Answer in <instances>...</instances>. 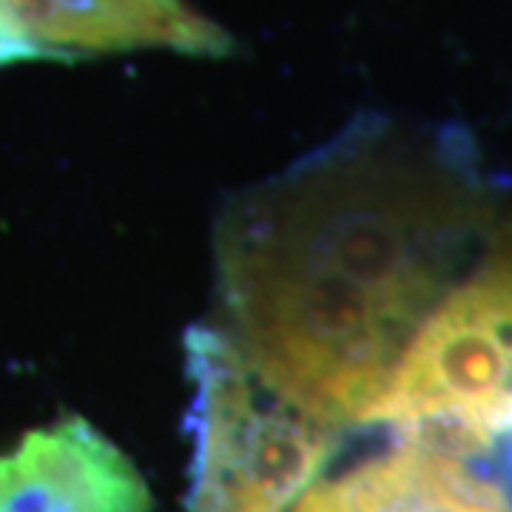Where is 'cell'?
I'll list each match as a JSON object with an SVG mask.
<instances>
[{
	"instance_id": "6da1fadb",
	"label": "cell",
	"mask_w": 512,
	"mask_h": 512,
	"mask_svg": "<svg viewBox=\"0 0 512 512\" xmlns=\"http://www.w3.org/2000/svg\"><path fill=\"white\" fill-rule=\"evenodd\" d=\"M461 211L433 148L387 117H359L222 214L225 333L305 413L336 430L370 424L458 282Z\"/></svg>"
},
{
	"instance_id": "7a4b0ae2",
	"label": "cell",
	"mask_w": 512,
	"mask_h": 512,
	"mask_svg": "<svg viewBox=\"0 0 512 512\" xmlns=\"http://www.w3.org/2000/svg\"><path fill=\"white\" fill-rule=\"evenodd\" d=\"M191 382L188 512H293L322 481L339 433L265 382L217 328L185 333Z\"/></svg>"
},
{
	"instance_id": "3957f363",
	"label": "cell",
	"mask_w": 512,
	"mask_h": 512,
	"mask_svg": "<svg viewBox=\"0 0 512 512\" xmlns=\"http://www.w3.org/2000/svg\"><path fill=\"white\" fill-rule=\"evenodd\" d=\"M370 424L453 453L512 436V234L421 325Z\"/></svg>"
},
{
	"instance_id": "277c9868",
	"label": "cell",
	"mask_w": 512,
	"mask_h": 512,
	"mask_svg": "<svg viewBox=\"0 0 512 512\" xmlns=\"http://www.w3.org/2000/svg\"><path fill=\"white\" fill-rule=\"evenodd\" d=\"M0 29L26 60L171 49L231 55V35L185 0H0Z\"/></svg>"
},
{
	"instance_id": "5b68a950",
	"label": "cell",
	"mask_w": 512,
	"mask_h": 512,
	"mask_svg": "<svg viewBox=\"0 0 512 512\" xmlns=\"http://www.w3.org/2000/svg\"><path fill=\"white\" fill-rule=\"evenodd\" d=\"M137 464L92 421L29 430L0 456V512H151Z\"/></svg>"
},
{
	"instance_id": "8992f818",
	"label": "cell",
	"mask_w": 512,
	"mask_h": 512,
	"mask_svg": "<svg viewBox=\"0 0 512 512\" xmlns=\"http://www.w3.org/2000/svg\"><path fill=\"white\" fill-rule=\"evenodd\" d=\"M293 512H512V501L453 450L407 436L342 476L322 478Z\"/></svg>"
},
{
	"instance_id": "52a82bcc",
	"label": "cell",
	"mask_w": 512,
	"mask_h": 512,
	"mask_svg": "<svg viewBox=\"0 0 512 512\" xmlns=\"http://www.w3.org/2000/svg\"><path fill=\"white\" fill-rule=\"evenodd\" d=\"M15 60H26V55H23L18 46L3 35V29H0V66H3V63H15Z\"/></svg>"
}]
</instances>
